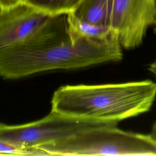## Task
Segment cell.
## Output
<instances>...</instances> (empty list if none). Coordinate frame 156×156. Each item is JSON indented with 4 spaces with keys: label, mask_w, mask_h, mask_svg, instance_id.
Listing matches in <instances>:
<instances>
[{
    "label": "cell",
    "mask_w": 156,
    "mask_h": 156,
    "mask_svg": "<svg viewBox=\"0 0 156 156\" xmlns=\"http://www.w3.org/2000/svg\"><path fill=\"white\" fill-rule=\"evenodd\" d=\"M122 48L115 33L106 40L71 37L67 14L56 15L29 40L0 50V76L15 79L116 62L123 57Z\"/></svg>",
    "instance_id": "cell-1"
},
{
    "label": "cell",
    "mask_w": 156,
    "mask_h": 156,
    "mask_svg": "<svg viewBox=\"0 0 156 156\" xmlns=\"http://www.w3.org/2000/svg\"><path fill=\"white\" fill-rule=\"evenodd\" d=\"M156 98L151 80L101 85H65L51 99L52 111L96 122L117 125L149 111Z\"/></svg>",
    "instance_id": "cell-2"
},
{
    "label": "cell",
    "mask_w": 156,
    "mask_h": 156,
    "mask_svg": "<svg viewBox=\"0 0 156 156\" xmlns=\"http://www.w3.org/2000/svg\"><path fill=\"white\" fill-rule=\"evenodd\" d=\"M47 155L156 156V142L149 134L121 130L116 125L98 124L79 133L35 147Z\"/></svg>",
    "instance_id": "cell-3"
},
{
    "label": "cell",
    "mask_w": 156,
    "mask_h": 156,
    "mask_svg": "<svg viewBox=\"0 0 156 156\" xmlns=\"http://www.w3.org/2000/svg\"><path fill=\"white\" fill-rule=\"evenodd\" d=\"M98 124L101 123L51 110L44 118L29 123L9 125L0 122V139L35 147L71 137Z\"/></svg>",
    "instance_id": "cell-4"
},
{
    "label": "cell",
    "mask_w": 156,
    "mask_h": 156,
    "mask_svg": "<svg viewBox=\"0 0 156 156\" xmlns=\"http://www.w3.org/2000/svg\"><path fill=\"white\" fill-rule=\"evenodd\" d=\"M155 21L154 0H113L109 26L122 48L140 45L147 28Z\"/></svg>",
    "instance_id": "cell-5"
},
{
    "label": "cell",
    "mask_w": 156,
    "mask_h": 156,
    "mask_svg": "<svg viewBox=\"0 0 156 156\" xmlns=\"http://www.w3.org/2000/svg\"><path fill=\"white\" fill-rule=\"evenodd\" d=\"M53 16L23 2L0 9V50L29 40L43 29Z\"/></svg>",
    "instance_id": "cell-6"
},
{
    "label": "cell",
    "mask_w": 156,
    "mask_h": 156,
    "mask_svg": "<svg viewBox=\"0 0 156 156\" xmlns=\"http://www.w3.org/2000/svg\"><path fill=\"white\" fill-rule=\"evenodd\" d=\"M112 4L113 0H82L70 13L83 21L109 26Z\"/></svg>",
    "instance_id": "cell-7"
},
{
    "label": "cell",
    "mask_w": 156,
    "mask_h": 156,
    "mask_svg": "<svg viewBox=\"0 0 156 156\" xmlns=\"http://www.w3.org/2000/svg\"><path fill=\"white\" fill-rule=\"evenodd\" d=\"M67 21L69 34L71 37L74 38L106 40L114 33L109 26L96 25L83 21L72 13L67 14Z\"/></svg>",
    "instance_id": "cell-8"
},
{
    "label": "cell",
    "mask_w": 156,
    "mask_h": 156,
    "mask_svg": "<svg viewBox=\"0 0 156 156\" xmlns=\"http://www.w3.org/2000/svg\"><path fill=\"white\" fill-rule=\"evenodd\" d=\"M82 0H23V2L51 15L72 12Z\"/></svg>",
    "instance_id": "cell-9"
},
{
    "label": "cell",
    "mask_w": 156,
    "mask_h": 156,
    "mask_svg": "<svg viewBox=\"0 0 156 156\" xmlns=\"http://www.w3.org/2000/svg\"><path fill=\"white\" fill-rule=\"evenodd\" d=\"M0 155H47L43 151L35 147H25L0 139Z\"/></svg>",
    "instance_id": "cell-10"
},
{
    "label": "cell",
    "mask_w": 156,
    "mask_h": 156,
    "mask_svg": "<svg viewBox=\"0 0 156 156\" xmlns=\"http://www.w3.org/2000/svg\"><path fill=\"white\" fill-rule=\"evenodd\" d=\"M23 0H0V9H4L15 5Z\"/></svg>",
    "instance_id": "cell-11"
},
{
    "label": "cell",
    "mask_w": 156,
    "mask_h": 156,
    "mask_svg": "<svg viewBox=\"0 0 156 156\" xmlns=\"http://www.w3.org/2000/svg\"><path fill=\"white\" fill-rule=\"evenodd\" d=\"M148 69L156 77V60H155L154 62H152L149 65Z\"/></svg>",
    "instance_id": "cell-12"
},
{
    "label": "cell",
    "mask_w": 156,
    "mask_h": 156,
    "mask_svg": "<svg viewBox=\"0 0 156 156\" xmlns=\"http://www.w3.org/2000/svg\"><path fill=\"white\" fill-rule=\"evenodd\" d=\"M149 135L151 136V138L154 140V141L156 142V122L153 124L151 129V132L149 133Z\"/></svg>",
    "instance_id": "cell-13"
},
{
    "label": "cell",
    "mask_w": 156,
    "mask_h": 156,
    "mask_svg": "<svg viewBox=\"0 0 156 156\" xmlns=\"http://www.w3.org/2000/svg\"><path fill=\"white\" fill-rule=\"evenodd\" d=\"M154 6H155V9L156 12V0H154Z\"/></svg>",
    "instance_id": "cell-14"
},
{
    "label": "cell",
    "mask_w": 156,
    "mask_h": 156,
    "mask_svg": "<svg viewBox=\"0 0 156 156\" xmlns=\"http://www.w3.org/2000/svg\"><path fill=\"white\" fill-rule=\"evenodd\" d=\"M154 25L155 26V28H154V32H155V33L156 34V21H155V23Z\"/></svg>",
    "instance_id": "cell-15"
}]
</instances>
